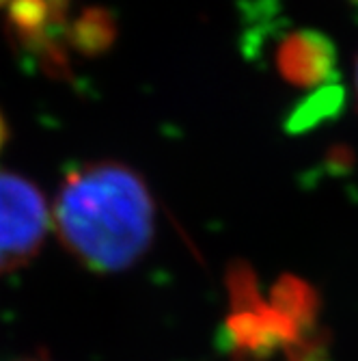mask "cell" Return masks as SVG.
Instances as JSON below:
<instances>
[{
	"label": "cell",
	"mask_w": 358,
	"mask_h": 361,
	"mask_svg": "<svg viewBox=\"0 0 358 361\" xmlns=\"http://www.w3.org/2000/svg\"><path fill=\"white\" fill-rule=\"evenodd\" d=\"M52 219L65 249L95 273L134 267L155 234L147 184L117 162L72 171L60 184Z\"/></svg>",
	"instance_id": "obj_1"
},
{
	"label": "cell",
	"mask_w": 358,
	"mask_h": 361,
	"mask_svg": "<svg viewBox=\"0 0 358 361\" xmlns=\"http://www.w3.org/2000/svg\"><path fill=\"white\" fill-rule=\"evenodd\" d=\"M48 229L50 212L41 190L22 176L0 171V273L35 257Z\"/></svg>",
	"instance_id": "obj_2"
},
{
	"label": "cell",
	"mask_w": 358,
	"mask_h": 361,
	"mask_svg": "<svg viewBox=\"0 0 358 361\" xmlns=\"http://www.w3.org/2000/svg\"><path fill=\"white\" fill-rule=\"evenodd\" d=\"M279 70L285 80L300 87L324 82L333 70V48L317 32H294L279 48Z\"/></svg>",
	"instance_id": "obj_3"
},
{
	"label": "cell",
	"mask_w": 358,
	"mask_h": 361,
	"mask_svg": "<svg viewBox=\"0 0 358 361\" xmlns=\"http://www.w3.org/2000/svg\"><path fill=\"white\" fill-rule=\"evenodd\" d=\"M354 87H356V100H358V56H356V68H354Z\"/></svg>",
	"instance_id": "obj_4"
},
{
	"label": "cell",
	"mask_w": 358,
	"mask_h": 361,
	"mask_svg": "<svg viewBox=\"0 0 358 361\" xmlns=\"http://www.w3.org/2000/svg\"><path fill=\"white\" fill-rule=\"evenodd\" d=\"M0 143H3V119H0Z\"/></svg>",
	"instance_id": "obj_5"
},
{
	"label": "cell",
	"mask_w": 358,
	"mask_h": 361,
	"mask_svg": "<svg viewBox=\"0 0 358 361\" xmlns=\"http://www.w3.org/2000/svg\"><path fill=\"white\" fill-rule=\"evenodd\" d=\"M22 361H46V359H22Z\"/></svg>",
	"instance_id": "obj_6"
},
{
	"label": "cell",
	"mask_w": 358,
	"mask_h": 361,
	"mask_svg": "<svg viewBox=\"0 0 358 361\" xmlns=\"http://www.w3.org/2000/svg\"><path fill=\"white\" fill-rule=\"evenodd\" d=\"M0 3H3V0H0Z\"/></svg>",
	"instance_id": "obj_7"
}]
</instances>
